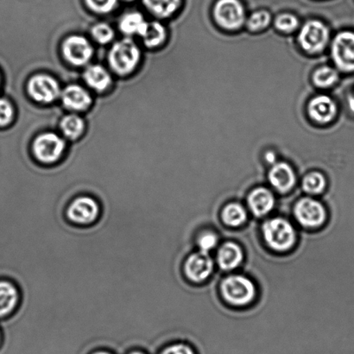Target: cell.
<instances>
[{"mask_svg":"<svg viewBox=\"0 0 354 354\" xmlns=\"http://www.w3.org/2000/svg\"><path fill=\"white\" fill-rule=\"evenodd\" d=\"M102 214V206L95 197L88 194H80L71 200L65 215L71 224L88 227L95 224Z\"/></svg>","mask_w":354,"mask_h":354,"instance_id":"cell-1","label":"cell"},{"mask_svg":"<svg viewBox=\"0 0 354 354\" xmlns=\"http://www.w3.org/2000/svg\"><path fill=\"white\" fill-rule=\"evenodd\" d=\"M263 239L270 248L277 252H286L297 241V232L289 221L274 218L263 225Z\"/></svg>","mask_w":354,"mask_h":354,"instance_id":"cell-2","label":"cell"},{"mask_svg":"<svg viewBox=\"0 0 354 354\" xmlns=\"http://www.w3.org/2000/svg\"><path fill=\"white\" fill-rule=\"evenodd\" d=\"M140 55L137 44L130 38H124L111 48L109 55L110 67L118 75H129L140 64Z\"/></svg>","mask_w":354,"mask_h":354,"instance_id":"cell-3","label":"cell"},{"mask_svg":"<svg viewBox=\"0 0 354 354\" xmlns=\"http://www.w3.org/2000/svg\"><path fill=\"white\" fill-rule=\"evenodd\" d=\"M221 289L224 299L234 306H245L256 297L254 283L244 276L227 277L222 281Z\"/></svg>","mask_w":354,"mask_h":354,"instance_id":"cell-4","label":"cell"},{"mask_svg":"<svg viewBox=\"0 0 354 354\" xmlns=\"http://www.w3.org/2000/svg\"><path fill=\"white\" fill-rule=\"evenodd\" d=\"M214 17L218 26L224 29L237 30L245 23V7L241 0H217Z\"/></svg>","mask_w":354,"mask_h":354,"instance_id":"cell-5","label":"cell"},{"mask_svg":"<svg viewBox=\"0 0 354 354\" xmlns=\"http://www.w3.org/2000/svg\"><path fill=\"white\" fill-rule=\"evenodd\" d=\"M65 142L57 134L45 133L39 135L33 143L35 158L44 165H53L62 158Z\"/></svg>","mask_w":354,"mask_h":354,"instance_id":"cell-6","label":"cell"},{"mask_svg":"<svg viewBox=\"0 0 354 354\" xmlns=\"http://www.w3.org/2000/svg\"><path fill=\"white\" fill-rule=\"evenodd\" d=\"M329 40L328 27L321 21H308L301 28L298 36L301 47L310 54L318 53L327 46Z\"/></svg>","mask_w":354,"mask_h":354,"instance_id":"cell-7","label":"cell"},{"mask_svg":"<svg viewBox=\"0 0 354 354\" xmlns=\"http://www.w3.org/2000/svg\"><path fill=\"white\" fill-rule=\"evenodd\" d=\"M294 213L297 221L306 228L320 227L327 218V212L324 205L308 197L297 201Z\"/></svg>","mask_w":354,"mask_h":354,"instance_id":"cell-8","label":"cell"},{"mask_svg":"<svg viewBox=\"0 0 354 354\" xmlns=\"http://www.w3.org/2000/svg\"><path fill=\"white\" fill-rule=\"evenodd\" d=\"M332 58L342 71L354 72V32L343 31L335 37Z\"/></svg>","mask_w":354,"mask_h":354,"instance_id":"cell-9","label":"cell"},{"mask_svg":"<svg viewBox=\"0 0 354 354\" xmlns=\"http://www.w3.org/2000/svg\"><path fill=\"white\" fill-rule=\"evenodd\" d=\"M28 93L37 102L48 104L55 102L61 95L60 85L57 80L47 75H37L29 80Z\"/></svg>","mask_w":354,"mask_h":354,"instance_id":"cell-10","label":"cell"},{"mask_svg":"<svg viewBox=\"0 0 354 354\" xmlns=\"http://www.w3.org/2000/svg\"><path fill=\"white\" fill-rule=\"evenodd\" d=\"M214 262L208 253L199 252L190 254L183 265V272L190 282L200 283L213 272Z\"/></svg>","mask_w":354,"mask_h":354,"instance_id":"cell-11","label":"cell"},{"mask_svg":"<svg viewBox=\"0 0 354 354\" xmlns=\"http://www.w3.org/2000/svg\"><path fill=\"white\" fill-rule=\"evenodd\" d=\"M62 54L69 64L83 66L91 60L93 48L84 37L71 36L62 44Z\"/></svg>","mask_w":354,"mask_h":354,"instance_id":"cell-12","label":"cell"},{"mask_svg":"<svg viewBox=\"0 0 354 354\" xmlns=\"http://www.w3.org/2000/svg\"><path fill=\"white\" fill-rule=\"evenodd\" d=\"M308 113L319 124H328L335 119L337 113V106L330 97L319 95L308 104Z\"/></svg>","mask_w":354,"mask_h":354,"instance_id":"cell-13","label":"cell"},{"mask_svg":"<svg viewBox=\"0 0 354 354\" xmlns=\"http://www.w3.org/2000/svg\"><path fill=\"white\" fill-rule=\"evenodd\" d=\"M21 295L12 281L0 280V318L9 317L19 307Z\"/></svg>","mask_w":354,"mask_h":354,"instance_id":"cell-14","label":"cell"},{"mask_svg":"<svg viewBox=\"0 0 354 354\" xmlns=\"http://www.w3.org/2000/svg\"><path fill=\"white\" fill-rule=\"evenodd\" d=\"M62 100L66 109L81 112L88 109L92 98L86 89L79 85H69L62 93Z\"/></svg>","mask_w":354,"mask_h":354,"instance_id":"cell-15","label":"cell"},{"mask_svg":"<svg viewBox=\"0 0 354 354\" xmlns=\"http://www.w3.org/2000/svg\"><path fill=\"white\" fill-rule=\"evenodd\" d=\"M270 184L281 193L289 192L297 182L293 169L286 162H277L272 166L269 173Z\"/></svg>","mask_w":354,"mask_h":354,"instance_id":"cell-16","label":"cell"},{"mask_svg":"<svg viewBox=\"0 0 354 354\" xmlns=\"http://www.w3.org/2000/svg\"><path fill=\"white\" fill-rule=\"evenodd\" d=\"M248 206L256 216H265L275 206V197L266 187H258L249 194Z\"/></svg>","mask_w":354,"mask_h":354,"instance_id":"cell-17","label":"cell"},{"mask_svg":"<svg viewBox=\"0 0 354 354\" xmlns=\"http://www.w3.org/2000/svg\"><path fill=\"white\" fill-rule=\"evenodd\" d=\"M244 254L241 248L234 242L225 243L218 250L217 260L218 266L225 270H232L241 265Z\"/></svg>","mask_w":354,"mask_h":354,"instance_id":"cell-18","label":"cell"},{"mask_svg":"<svg viewBox=\"0 0 354 354\" xmlns=\"http://www.w3.org/2000/svg\"><path fill=\"white\" fill-rule=\"evenodd\" d=\"M83 77L90 88L99 92L105 91L112 82L109 71L100 65L90 66L86 69Z\"/></svg>","mask_w":354,"mask_h":354,"instance_id":"cell-19","label":"cell"},{"mask_svg":"<svg viewBox=\"0 0 354 354\" xmlns=\"http://www.w3.org/2000/svg\"><path fill=\"white\" fill-rule=\"evenodd\" d=\"M147 22L140 12H130L124 15L120 22V29L127 36H142L145 32Z\"/></svg>","mask_w":354,"mask_h":354,"instance_id":"cell-20","label":"cell"},{"mask_svg":"<svg viewBox=\"0 0 354 354\" xmlns=\"http://www.w3.org/2000/svg\"><path fill=\"white\" fill-rule=\"evenodd\" d=\"M145 7L158 17H169L180 8L182 0H143Z\"/></svg>","mask_w":354,"mask_h":354,"instance_id":"cell-21","label":"cell"},{"mask_svg":"<svg viewBox=\"0 0 354 354\" xmlns=\"http://www.w3.org/2000/svg\"><path fill=\"white\" fill-rule=\"evenodd\" d=\"M221 218L228 227H241L248 220V213L241 204L230 203L222 210Z\"/></svg>","mask_w":354,"mask_h":354,"instance_id":"cell-22","label":"cell"},{"mask_svg":"<svg viewBox=\"0 0 354 354\" xmlns=\"http://www.w3.org/2000/svg\"><path fill=\"white\" fill-rule=\"evenodd\" d=\"M141 37L145 46L148 48L158 47L166 39L165 28L158 22L148 23Z\"/></svg>","mask_w":354,"mask_h":354,"instance_id":"cell-23","label":"cell"},{"mask_svg":"<svg viewBox=\"0 0 354 354\" xmlns=\"http://www.w3.org/2000/svg\"><path fill=\"white\" fill-rule=\"evenodd\" d=\"M60 127L66 137L71 140H76L83 133L85 124L81 117L75 114H69L62 120Z\"/></svg>","mask_w":354,"mask_h":354,"instance_id":"cell-24","label":"cell"},{"mask_svg":"<svg viewBox=\"0 0 354 354\" xmlns=\"http://www.w3.org/2000/svg\"><path fill=\"white\" fill-rule=\"evenodd\" d=\"M326 185H327V180L320 172H311L305 176L303 180L304 190L310 194H319L324 192Z\"/></svg>","mask_w":354,"mask_h":354,"instance_id":"cell-25","label":"cell"},{"mask_svg":"<svg viewBox=\"0 0 354 354\" xmlns=\"http://www.w3.org/2000/svg\"><path fill=\"white\" fill-rule=\"evenodd\" d=\"M338 79L337 71L328 66L319 68L313 75V82L319 88H328L334 85Z\"/></svg>","mask_w":354,"mask_h":354,"instance_id":"cell-26","label":"cell"},{"mask_svg":"<svg viewBox=\"0 0 354 354\" xmlns=\"http://www.w3.org/2000/svg\"><path fill=\"white\" fill-rule=\"evenodd\" d=\"M272 21V16L267 10H259L252 13L248 21V26L252 31L265 29Z\"/></svg>","mask_w":354,"mask_h":354,"instance_id":"cell-27","label":"cell"},{"mask_svg":"<svg viewBox=\"0 0 354 354\" xmlns=\"http://www.w3.org/2000/svg\"><path fill=\"white\" fill-rule=\"evenodd\" d=\"M92 36L97 43L106 44L113 39L114 31L109 24L100 23L95 24L92 29Z\"/></svg>","mask_w":354,"mask_h":354,"instance_id":"cell-28","label":"cell"},{"mask_svg":"<svg viewBox=\"0 0 354 354\" xmlns=\"http://www.w3.org/2000/svg\"><path fill=\"white\" fill-rule=\"evenodd\" d=\"M299 26V21L293 14L283 13L280 14L275 20V26L283 32H291L297 29Z\"/></svg>","mask_w":354,"mask_h":354,"instance_id":"cell-29","label":"cell"},{"mask_svg":"<svg viewBox=\"0 0 354 354\" xmlns=\"http://www.w3.org/2000/svg\"><path fill=\"white\" fill-rule=\"evenodd\" d=\"M118 0H86V5L97 13H109L115 8Z\"/></svg>","mask_w":354,"mask_h":354,"instance_id":"cell-30","label":"cell"},{"mask_svg":"<svg viewBox=\"0 0 354 354\" xmlns=\"http://www.w3.org/2000/svg\"><path fill=\"white\" fill-rule=\"evenodd\" d=\"M218 243L217 236L214 232H206L199 236L197 239V245L200 251L208 253L216 246Z\"/></svg>","mask_w":354,"mask_h":354,"instance_id":"cell-31","label":"cell"},{"mask_svg":"<svg viewBox=\"0 0 354 354\" xmlns=\"http://www.w3.org/2000/svg\"><path fill=\"white\" fill-rule=\"evenodd\" d=\"M158 354H196L192 346L184 342H173L165 346Z\"/></svg>","mask_w":354,"mask_h":354,"instance_id":"cell-32","label":"cell"},{"mask_svg":"<svg viewBox=\"0 0 354 354\" xmlns=\"http://www.w3.org/2000/svg\"><path fill=\"white\" fill-rule=\"evenodd\" d=\"M14 115L13 107L9 102L0 99V126H7L12 122Z\"/></svg>","mask_w":354,"mask_h":354,"instance_id":"cell-33","label":"cell"},{"mask_svg":"<svg viewBox=\"0 0 354 354\" xmlns=\"http://www.w3.org/2000/svg\"><path fill=\"white\" fill-rule=\"evenodd\" d=\"M266 161L269 162V164L275 165L276 162V155L273 153L272 151H269L268 153L266 155Z\"/></svg>","mask_w":354,"mask_h":354,"instance_id":"cell-34","label":"cell"},{"mask_svg":"<svg viewBox=\"0 0 354 354\" xmlns=\"http://www.w3.org/2000/svg\"><path fill=\"white\" fill-rule=\"evenodd\" d=\"M90 354H114L112 352L109 351V350H97V351L93 352Z\"/></svg>","mask_w":354,"mask_h":354,"instance_id":"cell-35","label":"cell"},{"mask_svg":"<svg viewBox=\"0 0 354 354\" xmlns=\"http://www.w3.org/2000/svg\"><path fill=\"white\" fill-rule=\"evenodd\" d=\"M127 354H148V353H147L144 351H142V350H133V351L127 353Z\"/></svg>","mask_w":354,"mask_h":354,"instance_id":"cell-36","label":"cell"},{"mask_svg":"<svg viewBox=\"0 0 354 354\" xmlns=\"http://www.w3.org/2000/svg\"><path fill=\"white\" fill-rule=\"evenodd\" d=\"M349 106L354 112V99H350Z\"/></svg>","mask_w":354,"mask_h":354,"instance_id":"cell-37","label":"cell"},{"mask_svg":"<svg viewBox=\"0 0 354 354\" xmlns=\"http://www.w3.org/2000/svg\"><path fill=\"white\" fill-rule=\"evenodd\" d=\"M127 1H133V0H127Z\"/></svg>","mask_w":354,"mask_h":354,"instance_id":"cell-38","label":"cell"},{"mask_svg":"<svg viewBox=\"0 0 354 354\" xmlns=\"http://www.w3.org/2000/svg\"><path fill=\"white\" fill-rule=\"evenodd\" d=\"M0 339H1V334H0Z\"/></svg>","mask_w":354,"mask_h":354,"instance_id":"cell-39","label":"cell"}]
</instances>
